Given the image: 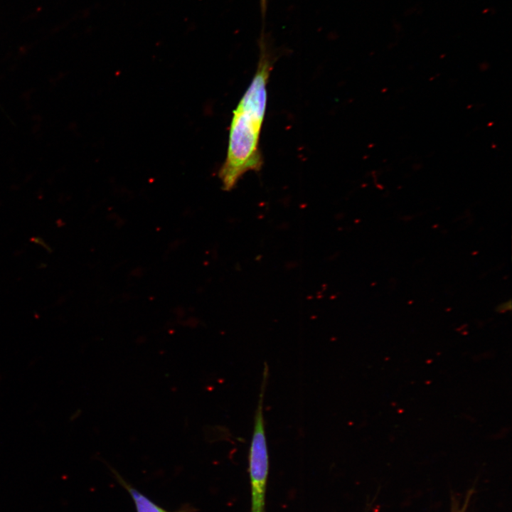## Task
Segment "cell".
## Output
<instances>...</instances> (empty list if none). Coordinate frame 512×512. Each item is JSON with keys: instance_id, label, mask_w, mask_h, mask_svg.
<instances>
[{"instance_id": "1", "label": "cell", "mask_w": 512, "mask_h": 512, "mask_svg": "<svg viewBox=\"0 0 512 512\" xmlns=\"http://www.w3.org/2000/svg\"><path fill=\"white\" fill-rule=\"evenodd\" d=\"M265 36L263 25L256 72L233 113L227 156L219 171L223 188L226 191L233 188L243 174L250 171H258L262 165L259 139L266 112L267 86L273 64V56Z\"/></svg>"}, {"instance_id": "3", "label": "cell", "mask_w": 512, "mask_h": 512, "mask_svg": "<svg viewBox=\"0 0 512 512\" xmlns=\"http://www.w3.org/2000/svg\"><path fill=\"white\" fill-rule=\"evenodd\" d=\"M112 473L117 482L132 497L137 512H195L198 511L194 507L186 504L177 511H169L154 503L146 495L138 491L131 484L124 480L123 477L117 473V471L112 470Z\"/></svg>"}, {"instance_id": "4", "label": "cell", "mask_w": 512, "mask_h": 512, "mask_svg": "<svg viewBox=\"0 0 512 512\" xmlns=\"http://www.w3.org/2000/svg\"><path fill=\"white\" fill-rule=\"evenodd\" d=\"M511 302L509 301V302H505V303H503V304H501L500 305V307H498V309H500V311H506V310L510 309H511Z\"/></svg>"}, {"instance_id": "2", "label": "cell", "mask_w": 512, "mask_h": 512, "mask_svg": "<svg viewBox=\"0 0 512 512\" xmlns=\"http://www.w3.org/2000/svg\"><path fill=\"white\" fill-rule=\"evenodd\" d=\"M269 370L265 363L248 454V469L251 489L250 512L265 511V495L269 474V454L264 419V396Z\"/></svg>"}]
</instances>
